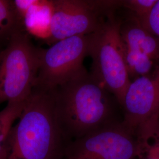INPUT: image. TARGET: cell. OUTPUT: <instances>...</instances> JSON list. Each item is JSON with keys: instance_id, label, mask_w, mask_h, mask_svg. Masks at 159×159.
<instances>
[{"instance_id": "obj_1", "label": "cell", "mask_w": 159, "mask_h": 159, "mask_svg": "<svg viewBox=\"0 0 159 159\" xmlns=\"http://www.w3.org/2000/svg\"><path fill=\"white\" fill-rule=\"evenodd\" d=\"M52 91L57 125L66 141L117 121L116 98L87 71Z\"/></svg>"}, {"instance_id": "obj_2", "label": "cell", "mask_w": 159, "mask_h": 159, "mask_svg": "<svg viewBox=\"0 0 159 159\" xmlns=\"http://www.w3.org/2000/svg\"><path fill=\"white\" fill-rule=\"evenodd\" d=\"M64 142L57 125L52 91L35 86L12 127L6 159H62Z\"/></svg>"}, {"instance_id": "obj_3", "label": "cell", "mask_w": 159, "mask_h": 159, "mask_svg": "<svg viewBox=\"0 0 159 159\" xmlns=\"http://www.w3.org/2000/svg\"><path fill=\"white\" fill-rule=\"evenodd\" d=\"M122 20L116 12L96 32L89 34V56L91 75L113 96L120 106L131 83L125 59V43L120 34Z\"/></svg>"}, {"instance_id": "obj_4", "label": "cell", "mask_w": 159, "mask_h": 159, "mask_svg": "<svg viewBox=\"0 0 159 159\" xmlns=\"http://www.w3.org/2000/svg\"><path fill=\"white\" fill-rule=\"evenodd\" d=\"M41 48L25 31L16 34L0 51V104L25 101L35 85Z\"/></svg>"}, {"instance_id": "obj_5", "label": "cell", "mask_w": 159, "mask_h": 159, "mask_svg": "<svg viewBox=\"0 0 159 159\" xmlns=\"http://www.w3.org/2000/svg\"><path fill=\"white\" fill-rule=\"evenodd\" d=\"M123 124L145 147L159 126V67L131 81L123 102Z\"/></svg>"}, {"instance_id": "obj_6", "label": "cell", "mask_w": 159, "mask_h": 159, "mask_svg": "<svg viewBox=\"0 0 159 159\" xmlns=\"http://www.w3.org/2000/svg\"><path fill=\"white\" fill-rule=\"evenodd\" d=\"M51 38L48 42L96 32L109 15L122 7V1L51 0Z\"/></svg>"}, {"instance_id": "obj_7", "label": "cell", "mask_w": 159, "mask_h": 159, "mask_svg": "<svg viewBox=\"0 0 159 159\" xmlns=\"http://www.w3.org/2000/svg\"><path fill=\"white\" fill-rule=\"evenodd\" d=\"M144 147L115 121L68 143L62 159H139Z\"/></svg>"}, {"instance_id": "obj_8", "label": "cell", "mask_w": 159, "mask_h": 159, "mask_svg": "<svg viewBox=\"0 0 159 159\" xmlns=\"http://www.w3.org/2000/svg\"><path fill=\"white\" fill-rule=\"evenodd\" d=\"M89 34L58 41L41 48L40 67L35 86L52 90L87 70L83 62L89 55ZM34 86V87H35Z\"/></svg>"}, {"instance_id": "obj_9", "label": "cell", "mask_w": 159, "mask_h": 159, "mask_svg": "<svg viewBox=\"0 0 159 159\" xmlns=\"http://www.w3.org/2000/svg\"><path fill=\"white\" fill-rule=\"evenodd\" d=\"M120 34L125 46L142 51L159 67V39L139 23L132 15L121 21Z\"/></svg>"}, {"instance_id": "obj_10", "label": "cell", "mask_w": 159, "mask_h": 159, "mask_svg": "<svg viewBox=\"0 0 159 159\" xmlns=\"http://www.w3.org/2000/svg\"><path fill=\"white\" fill-rule=\"evenodd\" d=\"M51 0H36L23 17L24 27L30 35L48 41L51 38Z\"/></svg>"}, {"instance_id": "obj_11", "label": "cell", "mask_w": 159, "mask_h": 159, "mask_svg": "<svg viewBox=\"0 0 159 159\" xmlns=\"http://www.w3.org/2000/svg\"><path fill=\"white\" fill-rule=\"evenodd\" d=\"M25 31L23 19L14 1L0 0V51L5 48L16 34Z\"/></svg>"}, {"instance_id": "obj_12", "label": "cell", "mask_w": 159, "mask_h": 159, "mask_svg": "<svg viewBox=\"0 0 159 159\" xmlns=\"http://www.w3.org/2000/svg\"><path fill=\"white\" fill-rule=\"evenodd\" d=\"M25 101L8 102L6 107L0 111V159H7L10 133L23 112Z\"/></svg>"}, {"instance_id": "obj_13", "label": "cell", "mask_w": 159, "mask_h": 159, "mask_svg": "<svg viewBox=\"0 0 159 159\" xmlns=\"http://www.w3.org/2000/svg\"><path fill=\"white\" fill-rule=\"evenodd\" d=\"M125 59L129 77L133 80L149 75L154 64L150 58L142 51L125 46Z\"/></svg>"}, {"instance_id": "obj_14", "label": "cell", "mask_w": 159, "mask_h": 159, "mask_svg": "<svg viewBox=\"0 0 159 159\" xmlns=\"http://www.w3.org/2000/svg\"><path fill=\"white\" fill-rule=\"evenodd\" d=\"M158 0H125L122 1V7L130 12L139 23L147 29L149 16Z\"/></svg>"}, {"instance_id": "obj_15", "label": "cell", "mask_w": 159, "mask_h": 159, "mask_svg": "<svg viewBox=\"0 0 159 159\" xmlns=\"http://www.w3.org/2000/svg\"><path fill=\"white\" fill-rule=\"evenodd\" d=\"M147 30L159 39V0L149 16Z\"/></svg>"}, {"instance_id": "obj_16", "label": "cell", "mask_w": 159, "mask_h": 159, "mask_svg": "<svg viewBox=\"0 0 159 159\" xmlns=\"http://www.w3.org/2000/svg\"><path fill=\"white\" fill-rule=\"evenodd\" d=\"M139 159H152V158H149V157H146V156H143V155H141L140 156V157H139Z\"/></svg>"}, {"instance_id": "obj_17", "label": "cell", "mask_w": 159, "mask_h": 159, "mask_svg": "<svg viewBox=\"0 0 159 159\" xmlns=\"http://www.w3.org/2000/svg\"><path fill=\"white\" fill-rule=\"evenodd\" d=\"M155 137H159V128H158V130L157 131V133H156V134Z\"/></svg>"}]
</instances>
